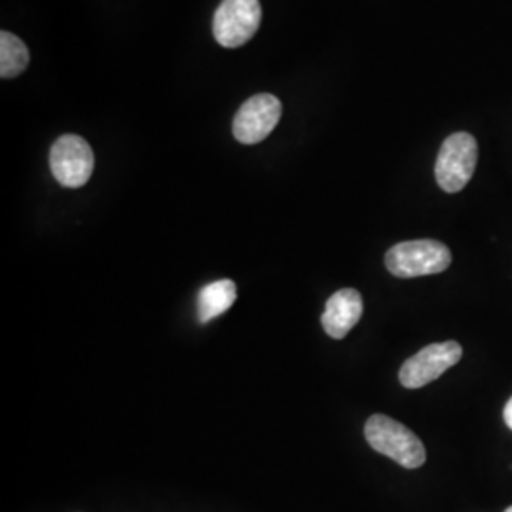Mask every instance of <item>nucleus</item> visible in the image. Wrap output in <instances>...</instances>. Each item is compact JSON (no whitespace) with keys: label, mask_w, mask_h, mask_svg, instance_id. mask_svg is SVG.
I'll return each instance as SVG.
<instances>
[{"label":"nucleus","mask_w":512,"mask_h":512,"mask_svg":"<svg viewBox=\"0 0 512 512\" xmlns=\"http://www.w3.org/2000/svg\"><path fill=\"white\" fill-rule=\"evenodd\" d=\"M363 315V296L355 289H342L330 296L323 311V329L334 340L348 336Z\"/></svg>","instance_id":"6e6552de"},{"label":"nucleus","mask_w":512,"mask_h":512,"mask_svg":"<svg viewBox=\"0 0 512 512\" xmlns=\"http://www.w3.org/2000/svg\"><path fill=\"white\" fill-rule=\"evenodd\" d=\"M238 298V289L232 279H220L205 285L198 294V319L200 323H209L215 317L230 310Z\"/></svg>","instance_id":"1a4fd4ad"},{"label":"nucleus","mask_w":512,"mask_h":512,"mask_svg":"<svg viewBox=\"0 0 512 512\" xmlns=\"http://www.w3.org/2000/svg\"><path fill=\"white\" fill-rule=\"evenodd\" d=\"M503 418H505V423L509 425L512 429V397L511 401L507 403V406H505V412H503Z\"/></svg>","instance_id":"9b49d317"},{"label":"nucleus","mask_w":512,"mask_h":512,"mask_svg":"<svg viewBox=\"0 0 512 512\" xmlns=\"http://www.w3.org/2000/svg\"><path fill=\"white\" fill-rule=\"evenodd\" d=\"M262 19L258 0H222L213 19V35L224 48H239L255 37Z\"/></svg>","instance_id":"20e7f679"},{"label":"nucleus","mask_w":512,"mask_h":512,"mask_svg":"<svg viewBox=\"0 0 512 512\" xmlns=\"http://www.w3.org/2000/svg\"><path fill=\"white\" fill-rule=\"evenodd\" d=\"M452 264L450 249L435 239H416L393 245L385 255V266L395 277L440 274Z\"/></svg>","instance_id":"f03ea898"},{"label":"nucleus","mask_w":512,"mask_h":512,"mask_svg":"<svg viewBox=\"0 0 512 512\" xmlns=\"http://www.w3.org/2000/svg\"><path fill=\"white\" fill-rule=\"evenodd\" d=\"M93 150L88 141L78 135H63L50 150V169L55 181L67 188H80L90 181L93 173Z\"/></svg>","instance_id":"39448f33"},{"label":"nucleus","mask_w":512,"mask_h":512,"mask_svg":"<svg viewBox=\"0 0 512 512\" xmlns=\"http://www.w3.org/2000/svg\"><path fill=\"white\" fill-rule=\"evenodd\" d=\"M365 437L376 452L397 461L406 469H418L427 458L423 442L406 425L384 414L368 418Z\"/></svg>","instance_id":"f257e3e1"},{"label":"nucleus","mask_w":512,"mask_h":512,"mask_svg":"<svg viewBox=\"0 0 512 512\" xmlns=\"http://www.w3.org/2000/svg\"><path fill=\"white\" fill-rule=\"evenodd\" d=\"M29 65V50L16 35L2 31L0 33V76L16 78Z\"/></svg>","instance_id":"9d476101"},{"label":"nucleus","mask_w":512,"mask_h":512,"mask_svg":"<svg viewBox=\"0 0 512 512\" xmlns=\"http://www.w3.org/2000/svg\"><path fill=\"white\" fill-rule=\"evenodd\" d=\"M478 162V145L471 133L459 131L450 135L442 147L435 165V175L440 188L448 194H456L463 190L473 173Z\"/></svg>","instance_id":"7ed1b4c3"},{"label":"nucleus","mask_w":512,"mask_h":512,"mask_svg":"<svg viewBox=\"0 0 512 512\" xmlns=\"http://www.w3.org/2000/svg\"><path fill=\"white\" fill-rule=\"evenodd\" d=\"M463 349L458 342L431 344L412 355L399 372V380L408 389H418L435 382L446 370L458 365Z\"/></svg>","instance_id":"423d86ee"},{"label":"nucleus","mask_w":512,"mask_h":512,"mask_svg":"<svg viewBox=\"0 0 512 512\" xmlns=\"http://www.w3.org/2000/svg\"><path fill=\"white\" fill-rule=\"evenodd\" d=\"M505 512H512V507H509V509H507Z\"/></svg>","instance_id":"f8f14e48"},{"label":"nucleus","mask_w":512,"mask_h":512,"mask_svg":"<svg viewBox=\"0 0 512 512\" xmlns=\"http://www.w3.org/2000/svg\"><path fill=\"white\" fill-rule=\"evenodd\" d=\"M281 101L272 93H258L247 99L234 118V137L243 145L264 141L281 120Z\"/></svg>","instance_id":"0eeeda50"}]
</instances>
